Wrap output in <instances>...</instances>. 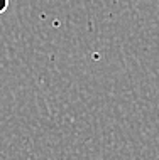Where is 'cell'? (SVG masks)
Wrapping results in <instances>:
<instances>
[{"label": "cell", "mask_w": 159, "mask_h": 160, "mask_svg": "<svg viewBox=\"0 0 159 160\" xmlns=\"http://www.w3.org/2000/svg\"><path fill=\"white\" fill-rule=\"evenodd\" d=\"M7 7H8V0H0V14H3L7 10Z\"/></svg>", "instance_id": "cell-1"}]
</instances>
